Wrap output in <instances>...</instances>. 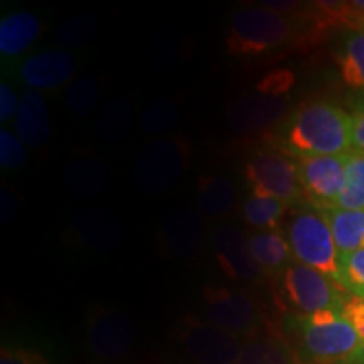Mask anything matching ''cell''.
Returning a JSON list of instances; mask_svg holds the SVG:
<instances>
[{
    "mask_svg": "<svg viewBox=\"0 0 364 364\" xmlns=\"http://www.w3.org/2000/svg\"><path fill=\"white\" fill-rule=\"evenodd\" d=\"M282 292L297 314L343 311L351 295L324 273L295 262L282 273Z\"/></svg>",
    "mask_w": 364,
    "mask_h": 364,
    "instance_id": "cell-5",
    "label": "cell"
},
{
    "mask_svg": "<svg viewBox=\"0 0 364 364\" xmlns=\"http://www.w3.org/2000/svg\"><path fill=\"white\" fill-rule=\"evenodd\" d=\"M285 233L295 262L338 282L341 253L321 209L312 206L295 211L287 223Z\"/></svg>",
    "mask_w": 364,
    "mask_h": 364,
    "instance_id": "cell-4",
    "label": "cell"
},
{
    "mask_svg": "<svg viewBox=\"0 0 364 364\" xmlns=\"http://www.w3.org/2000/svg\"><path fill=\"white\" fill-rule=\"evenodd\" d=\"M41 21L34 14L26 11L11 12L0 21V53L2 56L16 58L26 53L39 38Z\"/></svg>",
    "mask_w": 364,
    "mask_h": 364,
    "instance_id": "cell-19",
    "label": "cell"
},
{
    "mask_svg": "<svg viewBox=\"0 0 364 364\" xmlns=\"http://www.w3.org/2000/svg\"><path fill=\"white\" fill-rule=\"evenodd\" d=\"M0 364H49L43 354L26 348H4Z\"/></svg>",
    "mask_w": 364,
    "mask_h": 364,
    "instance_id": "cell-33",
    "label": "cell"
},
{
    "mask_svg": "<svg viewBox=\"0 0 364 364\" xmlns=\"http://www.w3.org/2000/svg\"><path fill=\"white\" fill-rule=\"evenodd\" d=\"M297 33L292 17L267 7L235 12L226 36L228 51L236 56H262L289 44Z\"/></svg>",
    "mask_w": 364,
    "mask_h": 364,
    "instance_id": "cell-3",
    "label": "cell"
},
{
    "mask_svg": "<svg viewBox=\"0 0 364 364\" xmlns=\"http://www.w3.org/2000/svg\"><path fill=\"white\" fill-rule=\"evenodd\" d=\"M179 338L184 353L196 364H235L245 344V338L191 316L182 318Z\"/></svg>",
    "mask_w": 364,
    "mask_h": 364,
    "instance_id": "cell-9",
    "label": "cell"
},
{
    "mask_svg": "<svg viewBox=\"0 0 364 364\" xmlns=\"http://www.w3.org/2000/svg\"><path fill=\"white\" fill-rule=\"evenodd\" d=\"M236 201V189L228 177L211 176L204 177L199 186L198 209L209 218H220L231 211Z\"/></svg>",
    "mask_w": 364,
    "mask_h": 364,
    "instance_id": "cell-24",
    "label": "cell"
},
{
    "mask_svg": "<svg viewBox=\"0 0 364 364\" xmlns=\"http://www.w3.org/2000/svg\"><path fill=\"white\" fill-rule=\"evenodd\" d=\"M78 58L66 49H49L27 58L19 66L22 83L29 88L56 90L75 78Z\"/></svg>",
    "mask_w": 364,
    "mask_h": 364,
    "instance_id": "cell-13",
    "label": "cell"
},
{
    "mask_svg": "<svg viewBox=\"0 0 364 364\" xmlns=\"http://www.w3.org/2000/svg\"><path fill=\"white\" fill-rule=\"evenodd\" d=\"M353 149L364 152V105L353 113Z\"/></svg>",
    "mask_w": 364,
    "mask_h": 364,
    "instance_id": "cell-36",
    "label": "cell"
},
{
    "mask_svg": "<svg viewBox=\"0 0 364 364\" xmlns=\"http://www.w3.org/2000/svg\"><path fill=\"white\" fill-rule=\"evenodd\" d=\"M338 66L349 90L364 91V29L344 36L338 51Z\"/></svg>",
    "mask_w": 364,
    "mask_h": 364,
    "instance_id": "cell-23",
    "label": "cell"
},
{
    "mask_svg": "<svg viewBox=\"0 0 364 364\" xmlns=\"http://www.w3.org/2000/svg\"><path fill=\"white\" fill-rule=\"evenodd\" d=\"M27 161L26 145L19 136L6 129L0 130V166L7 171L21 169Z\"/></svg>",
    "mask_w": 364,
    "mask_h": 364,
    "instance_id": "cell-32",
    "label": "cell"
},
{
    "mask_svg": "<svg viewBox=\"0 0 364 364\" xmlns=\"http://www.w3.org/2000/svg\"><path fill=\"white\" fill-rule=\"evenodd\" d=\"M164 240L167 248L179 257H194L204 243V225L201 215L191 209L172 213L164 223Z\"/></svg>",
    "mask_w": 364,
    "mask_h": 364,
    "instance_id": "cell-17",
    "label": "cell"
},
{
    "mask_svg": "<svg viewBox=\"0 0 364 364\" xmlns=\"http://www.w3.org/2000/svg\"><path fill=\"white\" fill-rule=\"evenodd\" d=\"M245 176L252 194L272 196L287 204L299 203L304 196L299 182L297 161L284 152H258L248 161Z\"/></svg>",
    "mask_w": 364,
    "mask_h": 364,
    "instance_id": "cell-7",
    "label": "cell"
},
{
    "mask_svg": "<svg viewBox=\"0 0 364 364\" xmlns=\"http://www.w3.org/2000/svg\"><path fill=\"white\" fill-rule=\"evenodd\" d=\"M177 120H179V105L171 100H159L145 108L140 117V130L149 135H159L171 130Z\"/></svg>",
    "mask_w": 364,
    "mask_h": 364,
    "instance_id": "cell-30",
    "label": "cell"
},
{
    "mask_svg": "<svg viewBox=\"0 0 364 364\" xmlns=\"http://www.w3.org/2000/svg\"><path fill=\"white\" fill-rule=\"evenodd\" d=\"M285 324L300 363L343 364L364 344L341 311L292 314Z\"/></svg>",
    "mask_w": 364,
    "mask_h": 364,
    "instance_id": "cell-2",
    "label": "cell"
},
{
    "mask_svg": "<svg viewBox=\"0 0 364 364\" xmlns=\"http://www.w3.org/2000/svg\"><path fill=\"white\" fill-rule=\"evenodd\" d=\"M88 343L98 358L122 359L134 346V329L129 318L117 311L97 309L88 318Z\"/></svg>",
    "mask_w": 364,
    "mask_h": 364,
    "instance_id": "cell-12",
    "label": "cell"
},
{
    "mask_svg": "<svg viewBox=\"0 0 364 364\" xmlns=\"http://www.w3.org/2000/svg\"><path fill=\"white\" fill-rule=\"evenodd\" d=\"M349 154L299 159L297 171L302 194L316 208L336 206L346 179Z\"/></svg>",
    "mask_w": 364,
    "mask_h": 364,
    "instance_id": "cell-11",
    "label": "cell"
},
{
    "mask_svg": "<svg viewBox=\"0 0 364 364\" xmlns=\"http://www.w3.org/2000/svg\"><path fill=\"white\" fill-rule=\"evenodd\" d=\"M78 238L95 252H112L125 238V225L115 211L107 208H83L73 215Z\"/></svg>",
    "mask_w": 364,
    "mask_h": 364,
    "instance_id": "cell-14",
    "label": "cell"
},
{
    "mask_svg": "<svg viewBox=\"0 0 364 364\" xmlns=\"http://www.w3.org/2000/svg\"><path fill=\"white\" fill-rule=\"evenodd\" d=\"M98 17L83 14V16L71 17V19H66L61 24H58L56 31H54V39L65 48H80V46L90 43L98 34Z\"/></svg>",
    "mask_w": 364,
    "mask_h": 364,
    "instance_id": "cell-28",
    "label": "cell"
},
{
    "mask_svg": "<svg viewBox=\"0 0 364 364\" xmlns=\"http://www.w3.org/2000/svg\"><path fill=\"white\" fill-rule=\"evenodd\" d=\"M289 204L272 196L250 194L243 203V218L247 225L260 231H273L285 216Z\"/></svg>",
    "mask_w": 364,
    "mask_h": 364,
    "instance_id": "cell-26",
    "label": "cell"
},
{
    "mask_svg": "<svg viewBox=\"0 0 364 364\" xmlns=\"http://www.w3.org/2000/svg\"><path fill=\"white\" fill-rule=\"evenodd\" d=\"M336 208L364 211V152L351 150L346 166V179Z\"/></svg>",
    "mask_w": 364,
    "mask_h": 364,
    "instance_id": "cell-27",
    "label": "cell"
},
{
    "mask_svg": "<svg viewBox=\"0 0 364 364\" xmlns=\"http://www.w3.org/2000/svg\"><path fill=\"white\" fill-rule=\"evenodd\" d=\"M289 98L265 88H257L230 103L226 112L228 124L238 134L252 135L270 129L277 122L285 120Z\"/></svg>",
    "mask_w": 364,
    "mask_h": 364,
    "instance_id": "cell-10",
    "label": "cell"
},
{
    "mask_svg": "<svg viewBox=\"0 0 364 364\" xmlns=\"http://www.w3.org/2000/svg\"><path fill=\"white\" fill-rule=\"evenodd\" d=\"M349 6H353L354 9H358V11L364 12V0H356V2H351Z\"/></svg>",
    "mask_w": 364,
    "mask_h": 364,
    "instance_id": "cell-38",
    "label": "cell"
},
{
    "mask_svg": "<svg viewBox=\"0 0 364 364\" xmlns=\"http://www.w3.org/2000/svg\"><path fill=\"white\" fill-rule=\"evenodd\" d=\"M134 108L125 98H112L103 105L97 118V134L107 144L120 142L132 130Z\"/></svg>",
    "mask_w": 364,
    "mask_h": 364,
    "instance_id": "cell-25",
    "label": "cell"
},
{
    "mask_svg": "<svg viewBox=\"0 0 364 364\" xmlns=\"http://www.w3.org/2000/svg\"><path fill=\"white\" fill-rule=\"evenodd\" d=\"M16 130L24 145L41 147L51 136V117L43 95L36 90H26L21 97L16 115Z\"/></svg>",
    "mask_w": 364,
    "mask_h": 364,
    "instance_id": "cell-16",
    "label": "cell"
},
{
    "mask_svg": "<svg viewBox=\"0 0 364 364\" xmlns=\"http://www.w3.org/2000/svg\"><path fill=\"white\" fill-rule=\"evenodd\" d=\"M235 364H300V361L284 338L258 331L245 339Z\"/></svg>",
    "mask_w": 364,
    "mask_h": 364,
    "instance_id": "cell-18",
    "label": "cell"
},
{
    "mask_svg": "<svg viewBox=\"0 0 364 364\" xmlns=\"http://www.w3.org/2000/svg\"><path fill=\"white\" fill-rule=\"evenodd\" d=\"M341 312H343V316L351 322V326L356 329L359 338H361L364 343V299L349 297Z\"/></svg>",
    "mask_w": 364,
    "mask_h": 364,
    "instance_id": "cell-35",
    "label": "cell"
},
{
    "mask_svg": "<svg viewBox=\"0 0 364 364\" xmlns=\"http://www.w3.org/2000/svg\"><path fill=\"white\" fill-rule=\"evenodd\" d=\"M275 140L295 161L321 156H343L353 150V115L339 105L317 100L287 115Z\"/></svg>",
    "mask_w": 364,
    "mask_h": 364,
    "instance_id": "cell-1",
    "label": "cell"
},
{
    "mask_svg": "<svg viewBox=\"0 0 364 364\" xmlns=\"http://www.w3.org/2000/svg\"><path fill=\"white\" fill-rule=\"evenodd\" d=\"M19 105L21 100H17V95L12 86L7 83L0 85V122L2 124H6L12 117L17 115Z\"/></svg>",
    "mask_w": 364,
    "mask_h": 364,
    "instance_id": "cell-34",
    "label": "cell"
},
{
    "mask_svg": "<svg viewBox=\"0 0 364 364\" xmlns=\"http://www.w3.org/2000/svg\"><path fill=\"white\" fill-rule=\"evenodd\" d=\"M250 252L262 272L277 273L285 272L292 260V248L289 240L279 231H258L248 236Z\"/></svg>",
    "mask_w": 364,
    "mask_h": 364,
    "instance_id": "cell-22",
    "label": "cell"
},
{
    "mask_svg": "<svg viewBox=\"0 0 364 364\" xmlns=\"http://www.w3.org/2000/svg\"><path fill=\"white\" fill-rule=\"evenodd\" d=\"M338 284L351 297L364 299V250L341 255Z\"/></svg>",
    "mask_w": 364,
    "mask_h": 364,
    "instance_id": "cell-31",
    "label": "cell"
},
{
    "mask_svg": "<svg viewBox=\"0 0 364 364\" xmlns=\"http://www.w3.org/2000/svg\"><path fill=\"white\" fill-rule=\"evenodd\" d=\"M343 364H364V344L358 349L356 353L353 354L351 358L348 359V361H344Z\"/></svg>",
    "mask_w": 364,
    "mask_h": 364,
    "instance_id": "cell-37",
    "label": "cell"
},
{
    "mask_svg": "<svg viewBox=\"0 0 364 364\" xmlns=\"http://www.w3.org/2000/svg\"><path fill=\"white\" fill-rule=\"evenodd\" d=\"M188 159V145L179 136L145 145L136 156L132 171L136 188L149 194L166 193L184 174Z\"/></svg>",
    "mask_w": 364,
    "mask_h": 364,
    "instance_id": "cell-6",
    "label": "cell"
},
{
    "mask_svg": "<svg viewBox=\"0 0 364 364\" xmlns=\"http://www.w3.org/2000/svg\"><path fill=\"white\" fill-rule=\"evenodd\" d=\"M203 297V314L208 324L245 339L258 332L260 312L247 294L209 285L204 289Z\"/></svg>",
    "mask_w": 364,
    "mask_h": 364,
    "instance_id": "cell-8",
    "label": "cell"
},
{
    "mask_svg": "<svg viewBox=\"0 0 364 364\" xmlns=\"http://www.w3.org/2000/svg\"><path fill=\"white\" fill-rule=\"evenodd\" d=\"M329 225L341 255L364 250V211L343 208H318Z\"/></svg>",
    "mask_w": 364,
    "mask_h": 364,
    "instance_id": "cell-21",
    "label": "cell"
},
{
    "mask_svg": "<svg viewBox=\"0 0 364 364\" xmlns=\"http://www.w3.org/2000/svg\"><path fill=\"white\" fill-rule=\"evenodd\" d=\"M213 247L218 262L230 279L257 280L262 275V268L255 262L250 252L248 236L233 226L223 225L213 233Z\"/></svg>",
    "mask_w": 364,
    "mask_h": 364,
    "instance_id": "cell-15",
    "label": "cell"
},
{
    "mask_svg": "<svg viewBox=\"0 0 364 364\" xmlns=\"http://www.w3.org/2000/svg\"><path fill=\"white\" fill-rule=\"evenodd\" d=\"M361 29H364V22H363V27H361Z\"/></svg>",
    "mask_w": 364,
    "mask_h": 364,
    "instance_id": "cell-39",
    "label": "cell"
},
{
    "mask_svg": "<svg viewBox=\"0 0 364 364\" xmlns=\"http://www.w3.org/2000/svg\"><path fill=\"white\" fill-rule=\"evenodd\" d=\"M66 188L78 198H98L110 186V174L105 164L93 157H81L65 169Z\"/></svg>",
    "mask_w": 364,
    "mask_h": 364,
    "instance_id": "cell-20",
    "label": "cell"
},
{
    "mask_svg": "<svg viewBox=\"0 0 364 364\" xmlns=\"http://www.w3.org/2000/svg\"><path fill=\"white\" fill-rule=\"evenodd\" d=\"M100 98V80L95 75H85L75 80L66 91V107L73 115L85 117L93 112Z\"/></svg>",
    "mask_w": 364,
    "mask_h": 364,
    "instance_id": "cell-29",
    "label": "cell"
}]
</instances>
